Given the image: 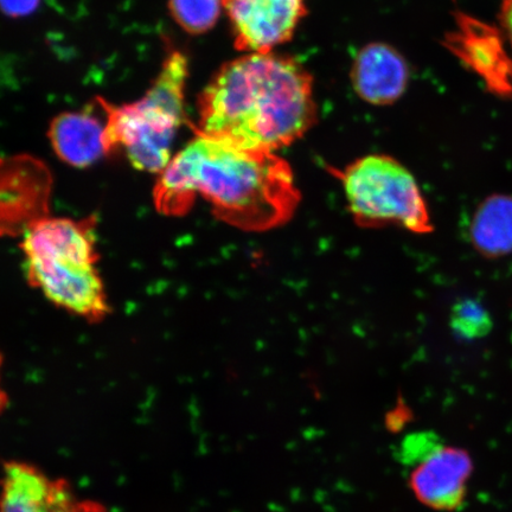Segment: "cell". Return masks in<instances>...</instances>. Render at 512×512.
I'll use <instances>...</instances> for the list:
<instances>
[{"label":"cell","mask_w":512,"mask_h":512,"mask_svg":"<svg viewBox=\"0 0 512 512\" xmlns=\"http://www.w3.org/2000/svg\"><path fill=\"white\" fill-rule=\"evenodd\" d=\"M197 196L209 202L220 220L247 232L283 226L300 201L286 160L198 131L160 172L153 200L160 213L182 216Z\"/></svg>","instance_id":"cell-1"},{"label":"cell","mask_w":512,"mask_h":512,"mask_svg":"<svg viewBox=\"0 0 512 512\" xmlns=\"http://www.w3.org/2000/svg\"><path fill=\"white\" fill-rule=\"evenodd\" d=\"M198 132L274 152L315 124L312 76L293 57L247 54L222 66L198 99Z\"/></svg>","instance_id":"cell-2"},{"label":"cell","mask_w":512,"mask_h":512,"mask_svg":"<svg viewBox=\"0 0 512 512\" xmlns=\"http://www.w3.org/2000/svg\"><path fill=\"white\" fill-rule=\"evenodd\" d=\"M22 249L29 283L50 302L89 322L110 313L96 270L95 219L43 217L25 230Z\"/></svg>","instance_id":"cell-3"},{"label":"cell","mask_w":512,"mask_h":512,"mask_svg":"<svg viewBox=\"0 0 512 512\" xmlns=\"http://www.w3.org/2000/svg\"><path fill=\"white\" fill-rule=\"evenodd\" d=\"M188 76L187 56L172 50L142 99L121 106L96 99L106 113L108 155L123 150L137 170L160 174L171 162L172 144L185 124Z\"/></svg>","instance_id":"cell-4"},{"label":"cell","mask_w":512,"mask_h":512,"mask_svg":"<svg viewBox=\"0 0 512 512\" xmlns=\"http://www.w3.org/2000/svg\"><path fill=\"white\" fill-rule=\"evenodd\" d=\"M352 217L362 227L395 224L415 234L433 230L414 176L398 160L371 155L339 172Z\"/></svg>","instance_id":"cell-5"},{"label":"cell","mask_w":512,"mask_h":512,"mask_svg":"<svg viewBox=\"0 0 512 512\" xmlns=\"http://www.w3.org/2000/svg\"><path fill=\"white\" fill-rule=\"evenodd\" d=\"M399 454L408 469L409 488L421 503L437 510H453L463 503L471 470L463 451L427 434H415L403 441Z\"/></svg>","instance_id":"cell-6"},{"label":"cell","mask_w":512,"mask_h":512,"mask_svg":"<svg viewBox=\"0 0 512 512\" xmlns=\"http://www.w3.org/2000/svg\"><path fill=\"white\" fill-rule=\"evenodd\" d=\"M236 49L247 54L273 53L291 40L306 16V0H222Z\"/></svg>","instance_id":"cell-7"},{"label":"cell","mask_w":512,"mask_h":512,"mask_svg":"<svg viewBox=\"0 0 512 512\" xmlns=\"http://www.w3.org/2000/svg\"><path fill=\"white\" fill-rule=\"evenodd\" d=\"M0 512H107L104 505L75 495L66 480L50 478L24 462L4 465Z\"/></svg>","instance_id":"cell-8"},{"label":"cell","mask_w":512,"mask_h":512,"mask_svg":"<svg viewBox=\"0 0 512 512\" xmlns=\"http://www.w3.org/2000/svg\"><path fill=\"white\" fill-rule=\"evenodd\" d=\"M447 38V47L484 80L492 92L512 95V57L503 36L477 19L463 16Z\"/></svg>","instance_id":"cell-9"},{"label":"cell","mask_w":512,"mask_h":512,"mask_svg":"<svg viewBox=\"0 0 512 512\" xmlns=\"http://www.w3.org/2000/svg\"><path fill=\"white\" fill-rule=\"evenodd\" d=\"M409 68L405 59L387 44L374 43L356 56L351 70L355 91L371 105H390L406 92Z\"/></svg>","instance_id":"cell-10"},{"label":"cell","mask_w":512,"mask_h":512,"mask_svg":"<svg viewBox=\"0 0 512 512\" xmlns=\"http://www.w3.org/2000/svg\"><path fill=\"white\" fill-rule=\"evenodd\" d=\"M48 138L57 157L74 168H88L108 155L106 121L89 108L57 115Z\"/></svg>","instance_id":"cell-11"},{"label":"cell","mask_w":512,"mask_h":512,"mask_svg":"<svg viewBox=\"0 0 512 512\" xmlns=\"http://www.w3.org/2000/svg\"><path fill=\"white\" fill-rule=\"evenodd\" d=\"M471 239L479 253L499 258L512 252V198L496 195L478 207L471 224Z\"/></svg>","instance_id":"cell-12"},{"label":"cell","mask_w":512,"mask_h":512,"mask_svg":"<svg viewBox=\"0 0 512 512\" xmlns=\"http://www.w3.org/2000/svg\"><path fill=\"white\" fill-rule=\"evenodd\" d=\"M222 9V0H169L172 18L191 35L206 34L213 29Z\"/></svg>","instance_id":"cell-13"},{"label":"cell","mask_w":512,"mask_h":512,"mask_svg":"<svg viewBox=\"0 0 512 512\" xmlns=\"http://www.w3.org/2000/svg\"><path fill=\"white\" fill-rule=\"evenodd\" d=\"M450 324L457 335L467 339L488 336L494 328L490 312L473 299H463L453 305Z\"/></svg>","instance_id":"cell-14"},{"label":"cell","mask_w":512,"mask_h":512,"mask_svg":"<svg viewBox=\"0 0 512 512\" xmlns=\"http://www.w3.org/2000/svg\"><path fill=\"white\" fill-rule=\"evenodd\" d=\"M42 0H0V11L10 18L31 16L40 8Z\"/></svg>","instance_id":"cell-15"},{"label":"cell","mask_w":512,"mask_h":512,"mask_svg":"<svg viewBox=\"0 0 512 512\" xmlns=\"http://www.w3.org/2000/svg\"><path fill=\"white\" fill-rule=\"evenodd\" d=\"M502 29L512 49V0H503L501 10Z\"/></svg>","instance_id":"cell-16"},{"label":"cell","mask_w":512,"mask_h":512,"mask_svg":"<svg viewBox=\"0 0 512 512\" xmlns=\"http://www.w3.org/2000/svg\"><path fill=\"white\" fill-rule=\"evenodd\" d=\"M0 366H2V358H0ZM8 406V396H6L2 386H0V413Z\"/></svg>","instance_id":"cell-17"}]
</instances>
